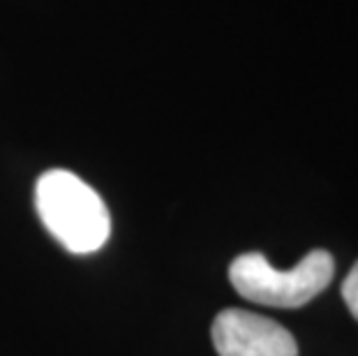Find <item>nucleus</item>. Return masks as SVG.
Returning <instances> with one entry per match:
<instances>
[{
  "label": "nucleus",
  "mask_w": 358,
  "mask_h": 356,
  "mask_svg": "<svg viewBox=\"0 0 358 356\" xmlns=\"http://www.w3.org/2000/svg\"><path fill=\"white\" fill-rule=\"evenodd\" d=\"M35 208L47 232L74 255L97 252L111 236L102 197L67 169H49L37 178Z\"/></svg>",
  "instance_id": "f257e3e1"
},
{
  "label": "nucleus",
  "mask_w": 358,
  "mask_h": 356,
  "mask_svg": "<svg viewBox=\"0 0 358 356\" xmlns=\"http://www.w3.org/2000/svg\"><path fill=\"white\" fill-rule=\"evenodd\" d=\"M333 273L329 250H312L292 271L273 269L262 252L238 255L229 266V280L243 299L273 308L306 306L331 285Z\"/></svg>",
  "instance_id": "f03ea898"
},
{
  "label": "nucleus",
  "mask_w": 358,
  "mask_h": 356,
  "mask_svg": "<svg viewBox=\"0 0 358 356\" xmlns=\"http://www.w3.org/2000/svg\"><path fill=\"white\" fill-rule=\"evenodd\" d=\"M210 336L220 356H299L296 338L282 324L241 308L222 310Z\"/></svg>",
  "instance_id": "7ed1b4c3"
},
{
  "label": "nucleus",
  "mask_w": 358,
  "mask_h": 356,
  "mask_svg": "<svg viewBox=\"0 0 358 356\" xmlns=\"http://www.w3.org/2000/svg\"><path fill=\"white\" fill-rule=\"evenodd\" d=\"M342 299H345L349 313L358 320V262L354 264V269L349 271L345 283H342Z\"/></svg>",
  "instance_id": "20e7f679"
}]
</instances>
